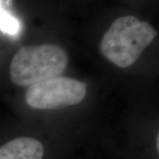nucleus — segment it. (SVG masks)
Returning a JSON list of instances; mask_svg holds the SVG:
<instances>
[{"instance_id":"1","label":"nucleus","mask_w":159,"mask_h":159,"mask_svg":"<svg viewBox=\"0 0 159 159\" xmlns=\"http://www.w3.org/2000/svg\"><path fill=\"white\" fill-rule=\"evenodd\" d=\"M157 31L147 21L125 15L115 20L102 36V56L119 68L133 66L152 43Z\"/></svg>"},{"instance_id":"2","label":"nucleus","mask_w":159,"mask_h":159,"mask_svg":"<svg viewBox=\"0 0 159 159\" xmlns=\"http://www.w3.org/2000/svg\"><path fill=\"white\" fill-rule=\"evenodd\" d=\"M67 64L66 51L57 44L25 46L11 59L10 77L15 85L29 87L60 76L66 71Z\"/></svg>"},{"instance_id":"3","label":"nucleus","mask_w":159,"mask_h":159,"mask_svg":"<svg viewBox=\"0 0 159 159\" xmlns=\"http://www.w3.org/2000/svg\"><path fill=\"white\" fill-rule=\"evenodd\" d=\"M86 94L84 82L60 75L29 86L25 100L34 110H59L78 104Z\"/></svg>"},{"instance_id":"4","label":"nucleus","mask_w":159,"mask_h":159,"mask_svg":"<svg viewBox=\"0 0 159 159\" xmlns=\"http://www.w3.org/2000/svg\"><path fill=\"white\" fill-rule=\"evenodd\" d=\"M45 149L32 137H17L0 146V159H43Z\"/></svg>"},{"instance_id":"5","label":"nucleus","mask_w":159,"mask_h":159,"mask_svg":"<svg viewBox=\"0 0 159 159\" xmlns=\"http://www.w3.org/2000/svg\"><path fill=\"white\" fill-rule=\"evenodd\" d=\"M0 29L5 33L15 34L19 29V25L15 19L8 15L0 7Z\"/></svg>"},{"instance_id":"6","label":"nucleus","mask_w":159,"mask_h":159,"mask_svg":"<svg viewBox=\"0 0 159 159\" xmlns=\"http://www.w3.org/2000/svg\"><path fill=\"white\" fill-rule=\"evenodd\" d=\"M156 146H157V154H158V158H159V131L157 136V142H156Z\"/></svg>"}]
</instances>
